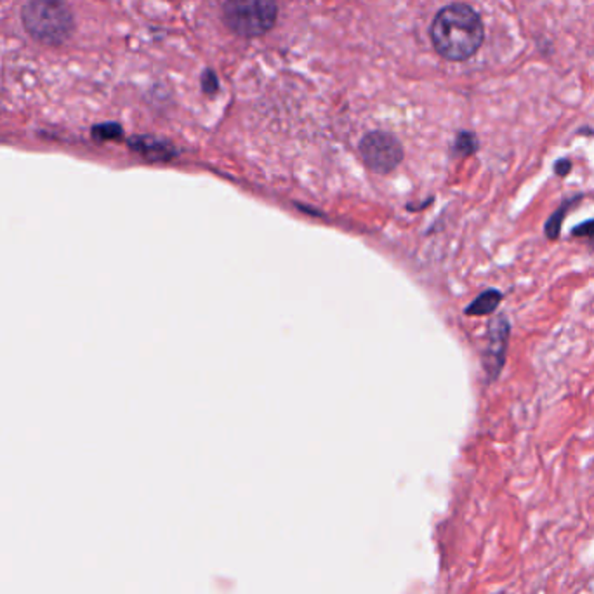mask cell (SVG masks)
I'll list each match as a JSON object with an SVG mask.
<instances>
[{"label": "cell", "mask_w": 594, "mask_h": 594, "mask_svg": "<svg viewBox=\"0 0 594 594\" xmlns=\"http://www.w3.org/2000/svg\"><path fill=\"white\" fill-rule=\"evenodd\" d=\"M436 51L450 62L471 58L484 43V24L466 4H452L442 9L431 26Z\"/></svg>", "instance_id": "cell-1"}, {"label": "cell", "mask_w": 594, "mask_h": 594, "mask_svg": "<svg viewBox=\"0 0 594 594\" xmlns=\"http://www.w3.org/2000/svg\"><path fill=\"white\" fill-rule=\"evenodd\" d=\"M24 30L39 43L60 45L66 43L73 30L75 18L64 0H30L23 7Z\"/></svg>", "instance_id": "cell-2"}, {"label": "cell", "mask_w": 594, "mask_h": 594, "mask_svg": "<svg viewBox=\"0 0 594 594\" xmlns=\"http://www.w3.org/2000/svg\"><path fill=\"white\" fill-rule=\"evenodd\" d=\"M276 0H226L225 23L242 37H259L276 22Z\"/></svg>", "instance_id": "cell-3"}, {"label": "cell", "mask_w": 594, "mask_h": 594, "mask_svg": "<svg viewBox=\"0 0 594 594\" xmlns=\"http://www.w3.org/2000/svg\"><path fill=\"white\" fill-rule=\"evenodd\" d=\"M360 155L369 169L386 174L400 166L404 158V148L395 136L382 130H374L361 139Z\"/></svg>", "instance_id": "cell-4"}, {"label": "cell", "mask_w": 594, "mask_h": 594, "mask_svg": "<svg viewBox=\"0 0 594 594\" xmlns=\"http://www.w3.org/2000/svg\"><path fill=\"white\" fill-rule=\"evenodd\" d=\"M510 332V321L504 315H499L490 321L487 350L484 355V367H485V372H487L490 381L497 379V376L503 370V365L506 360Z\"/></svg>", "instance_id": "cell-5"}, {"label": "cell", "mask_w": 594, "mask_h": 594, "mask_svg": "<svg viewBox=\"0 0 594 594\" xmlns=\"http://www.w3.org/2000/svg\"><path fill=\"white\" fill-rule=\"evenodd\" d=\"M503 301V294L495 289L485 291L484 294L476 297L469 306L466 308V315L471 317H484V315H490L497 310V306Z\"/></svg>", "instance_id": "cell-6"}, {"label": "cell", "mask_w": 594, "mask_h": 594, "mask_svg": "<svg viewBox=\"0 0 594 594\" xmlns=\"http://www.w3.org/2000/svg\"><path fill=\"white\" fill-rule=\"evenodd\" d=\"M132 148L139 151L141 155L148 157L149 160H169L170 157L174 155V151L168 145L151 141V139H147V138L134 139L132 141Z\"/></svg>", "instance_id": "cell-7"}, {"label": "cell", "mask_w": 594, "mask_h": 594, "mask_svg": "<svg viewBox=\"0 0 594 594\" xmlns=\"http://www.w3.org/2000/svg\"><path fill=\"white\" fill-rule=\"evenodd\" d=\"M577 200H570V202H565L556 213L552 214L551 217H550V221L546 223V236L550 238V240H556L558 236H560V232H561V223H563V219H565V214H567V211L570 209V206L572 204H575Z\"/></svg>", "instance_id": "cell-8"}, {"label": "cell", "mask_w": 594, "mask_h": 594, "mask_svg": "<svg viewBox=\"0 0 594 594\" xmlns=\"http://www.w3.org/2000/svg\"><path fill=\"white\" fill-rule=\"evenodd\" d=\"M476 148H478L476 138H474L473 134H469V132H463V134L457 138V141H455V149H457L459 155H465V157H466V155L474 153Z\"/></svg>", "instance_id": "cell-9"}, {"label": "cell", "mask_w": 594, "mask_h": 594, "mask_svg": "<svg viewBox=\"0 0 594 594\" xmlns=\"http://www.w3.org/2000/svg\"><path fill=\"white\" fill-rule=\"evenodd\" d=\"M94 136L100 139H117L122 136V129L117 124H103L94 129Z\"/></svg>", "instance_id": "cell-10"}, {"label": "cell", "mask_w": 594, "mask_h": 594, "mask_svg": "<svg viewBox=\"0 0 594 594\" xmlns=\"http://www.w3.org/2000/svg\"><path fill=\"white\" fill-rule=\"evenodd\" d=\"M572 235L573 236H582V238H594V219L575 226Z\"/></svg>", "instance_id": "cell-11"}, {"label": "cell", "mask_w": 594, "mask_h": 594, "mask_svg": "<svg viewBox=\"0 0 594 594\" xmlns=\"http://www.w3.org/2000/svg\"><path fill=\"white\" fill-rule=\"evenodd\" d=\"M570 169H572V162L569 160V158H561V160H558L556 164H554V172L558 174V176H567L569 172H570Z\"/></svg>", "instance_id": "cell-12"}]
</instances>
